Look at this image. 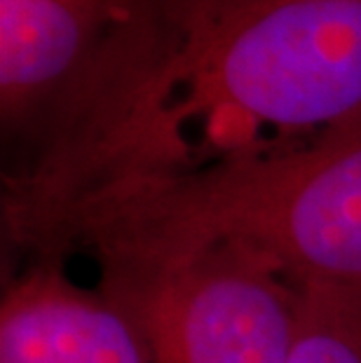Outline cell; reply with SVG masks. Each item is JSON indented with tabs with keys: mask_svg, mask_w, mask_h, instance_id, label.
<instances>
[{
	"mask_svg": "<svg viewBox=\"0 0 361 363\" xmlns=\"http://www.w3.org/2000/svg\"><path fill=\"white\" fill-rule=\"evenodd\" d=\"M111 80L136 148L174 172L193 122L228 157L253 136L361 122V0H145L115 21Z\"/></svg>",
	"mask_w": 361,
	"mask_h": 363,
	"instance_id": "cell-1",
	"label": "cell"
},
{
	"mask_svg": "<svg viewBox=\"0 0 361 363\" xmlns=\"http://www.w3.org/2000/svg\"><path fill=\"white\" fill-rule=\"evenodd\" d=\"M75 211L120 279L235 246L298 281L361 284V122L272 155L132 176Z\"/></svg>",
	"mask_w": 361,
	"mask_h": 363,
	"instance_id": "cell-2",
	"label": "cell"
},
{
	"mask_svg": "<svg viewBox=\"0 0 361 363\" xmlns=\"http://www.w3.org/2000/svg\"><path fill=\"white\" fill-rule=\"evenodd\" d=\"M272 262L213 246L120 281L122 305L141 326L150 363H289L296 293Z\"/></svg>",
	"mask_w": 361,
	"mask_h": 363,
	"instance_id": "cell-3",
	"label": "cell"
},
{
	"mask_svg": "<svg viewBox=\"0 0 361 363\" xmlns=\"http://www.w3.org/2000/svg\"><path fill=\"white\" fill-rule=\"evenodd\" d=\"M113 24L106 0H0L5 134L40 141L87 78Z\"/></svg>",
	"mask_w": 361,
	"mask_h": 363,
	"instance_id": "cell-4",
	"label": "cell"
},
{
	"mask_svg": "<svg viewBox=\"0 0 361 363\" xmlns=\"http://www.w3.org/2000/svg\"><path fill=\"white\" fill-rule=\"evenodd\" d=\"M0 363H150V350L122 305L43 279L5 300Z\"/></svg>",
	"mask_w": 361,
	"mask_h": 363,
	"instance_id": "cell-5",
	"label": "cell"
},
{
	"mask_svg": "<svg viewBox=\"0 0 361 363\" xmlns=\"http://www.w3.org/2000/svg\"><path fill=\"white\" fill-rule=\"evenodd\" d=\"M289 363H361V284L301 281Z\"/></svg>",
	"mask_w": 361,
	"mask_h": 363,
	"instance_id": "cell-6",
	"label": "cell"
},
{
	"mask_svg": "<svg viewBox=\"0 0 361 363\" xmlns=\"http://www.w3.org/2000/svg\"><path fill=\"white\" fill-rule=\"evenodd\" d=\"M106 3H109L113 21H120V19H125L127 14H132L141 3H145V0H106Z\"/></svg>",
	"mask_w": 361,
	"mask_h": 363,
	"instance_id": "cell-7",
	"label": "cell"
}]
</instances>
